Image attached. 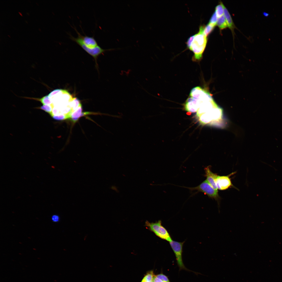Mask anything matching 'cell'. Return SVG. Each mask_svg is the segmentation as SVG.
<instances>
[{"label": "cell", "instance_id": "cell-23", "mask_svg": "<svg viewBox=\"0 0 282 282\" xmlns=\"http://www.w3.org/2000/svg\"><path fill=\"white\" fill-rule=\"evenodd\" d=\"M152 282H154V281H152Z\"/></svg>", "mask_w": 282, "mask_h": 282}, {"label": "cell", "instance_id": "cell-21", "mask_svg": "<svg viewBox=\"0 0 282 282\" xmlns=\"http://www.w3.org/2000/svg\"><path fill=\"white\" fill-rule=\"evenodd\" d=\"M153 281L154 282H164L156 277L155 275L154 277Z\"/></svg>", "mask_w": 282, "mask_h": 282}, {"label": "cell", "instance_id": "cell-4", "mask_svg": "<svg viewBox=\"0 0 282 282\" xmlns=\"http://www.w3.org/2000/svg\"><path fill=\"white\" fill-rule=\"evenodd\" d=\"M207 40L201 36L195 37L190 49L194 54V60H200L202 56L203 52L205 48Z\"/></svg>", "mask_w": 282, "mask_h": 282}, {"label": "cell", "instance_id": "cell-15", "mask_svg": "<svg viewBox=\"0 0 282 282\" xmlns=\"http://www.w3.org/2000/svg\"><path fill=\"white\" fill-rule=\"evenodd\" d=\"M223 4L221 2L220 4L216 6L215 8V12L217 17H219L223 15L224 8Z\"/></svg>", "mask_w": 282, "mask_h": 282}, {"label": "cell", "instance_id": "cell-18", "mask_svg": "<svg viewBox=\"0 0 282 282\" xmlns=\"http://www.w3.org/2000/svg\"><path fill=\"white\" fill-rule=\"evenodd\" d=\"M155 276L164 282H170L167 277L163 274L155 275Z\"/></svg>", "mask_w": 282, "mask_h": 282}, {"label": "cell", "instance_id": "cell-1", "mask_svg": "<svg viewBox=\"0 0 282 282\" xmlns=\"http://www.w3.org/2000/svg\"><path fill=\"white\" fill-rule=\"evenodd\" d=\"M190 113L196 112V117L202 125L223 127L225 126L223 109L216 104L207 90L199 86L191 90L187 100Z\"/></svg>", "mask_w": 282, "mask_h": 282}, {"label": "cell", "instance_id": "cell-9", "mask_svg": "<svg viewBox=\"0 0 282 282\" xmlns=\"http://www.w3.org/2000/svg\"><path fill=\"white\" fill-rule=\"evenodd\" d=\"M210 165L205 168L204 170L205 174L204 176L206 178V180L211 186L215 190H218L215 180L218 175L217 173H214L212 171Z\"/></svg>", "mask_w": 282, "mask_h": 282}, {"label": "cell", "instance_id": "cell-14", "mask_svg": "<svg viewBox=\"0 0 282 282\" xmlns=\"http://www.w3.org/2000/svg\"><path fill=\"white\" fill-rule=\"evenodd\" d=\"M215 26L208 24L206 26H203V33L206 37L212 31Z\"/></svg>", "mask_w": 282, "mask_h": 282}, {"label": "cell", "instance_id": "cell-2", "mask_svg": "<svg viewBox=\"0 0 282 282\" xmlns=\"http://www.w3.org/2000/svg\"><path fill=\"white\" fill-rule=\"evenodd\" d=\"M144 226L160 238L169 242L173 240L168 231L162 225L161 220H158L155 222H150L146 220Z\"/></svg>", "mask_w": 282, "mask_h": 282}, {"label": "cell", "instance_id": "cell-22", "mask_svg": "<svg viewBox=\"0 0 282 282\" xmlns=\"http://www.w3.org/2000/svg\"><path fill=\"white\" fill-rule=\"evenodd\" d=\"M263 15L265 16H267L269 15V14L266 11H264L263 13Z\"/></svg>", "mask_w": 282, "mask_h": 282}, {"label": "cell", "instance_id": "cell-10", "mask_svg": "<svg viewBox=\"0 0 282 282\" xmlns=\"http://www.w3.org/2000/svg\"><path fill=\"white\" fill-rule=\"evenodd\" d=\"M223 7L224 8V15L228 27L231 29H232L233 28L234 25L231 16L228 10L224 4L223 5Z\"/></svg>", "mask_w": 282, "mask_h": 282}, {"label": "cell", "instance_id": "cell-5", "mask_svg": "<svg viewBox=\"0 0 282 282\" xmlns=\"http://www.w3.org/2000/svg\"><path fill=\"white\" fill-rule=\"evenodd\" d=\"M73 28L76 32L78 37L75 38L69 34L70 38L79 45L82 44L87 48H94L99 45L97 41L93 37H89L86 35H83L78 32L75 27Z\"/></svg>", "mask_w": 282, "mask_h": 282}, {"label": "cell", "instance_id": "cell-7", "mask_svg": "<svg viewBox=\"0 0 282 282\" xmlns=\"http://www.w3.org/2000/svg\"><path fill=\"white\" fill-rule=\"evenodd\" d=\"M233 172L226 176L218 175L215 180V183L218 189L225 190L230 188H233L238 190L232 184L230 177L236 173Z\"/></svg>", "mask_w": 282, "mask_h": 282}, {"label": "cell", "instance_id": "cell-8", "mask_svg": "<svg viewBox=\"0 0 282 282\" xmlns=\"http://www.w3.org/2000/svg\"><path fill=\"white\" fill-rule=\"evenodd\" d=\"M85 51L89 54L92 56L95 60H96L97 57L101 54H103L106 51H111L117 49H104L102 48L99 46L92 48H88L85 46L83 45H79Z\"/></svg>", "mask_w": 282, "mask_h": 282}, {"label": "cell", "instance_id": "cell-20", "mask_svg": "<svg viewBox=\"0 0 282 282\" xmlns=\"http://www.w3.org/2000/svg\"><path fill=\"white\" fill-rule=\"evenodd\" d=\"M52 221L54 222H57L59 221L60 218L59 216L57 215H53L51 217Z\"/></svg>", "mask_w": 282, "mask_h": 282}, {"label": "cell", "instance_id": "cell-12", "mask_svg": "<svg viewBox=\"0 0 282 282\" xmlns=\"http://www.w3.org/2000/svg\"><path fill=\"white\" fill-rule=\"evenodd\" d=\"M216 24L221 30L225 29L228 27L225 18L223 15L218 18Z\"/></svg>", "mask_w": 282, "mask_h": 282}, {"label": "cell", "instance_id": "cell-3", "mask_svg": "<svg viewBox=\"0 0 282 282\" xmlns=\"http://www.w3.org/2000/svg\"><path fill=\"white\" fill-rule=\"evenodd\" d=\"M191 191H197V192H201L207 195L209 197L214 199L219 203L221 199L219 195L218 190L214 189L206 180L202 182L198 185L194 187H184Z\"/></svg>", "mask_w": 282, "mask_h": 282}, {"label": "cell", "instance_id": "cell-16", "mask_svg": "<svg viewBox=\"0 0 282 282\" xmlns=\"http://www.w3.org/2000/svg\"><path fill=\"white\" fill-rule=\"evenodd\" d=\"M36 108L43 110L50 115L51 114L52 110V108L50 105H43L42 106L36 107Z\"/></svg>", "mask_w": 282, "mask_h": 282}, {"label": "cell", "instance_id": "cell-19", "mask_svg": "<svg viewBox=\"0 0 282 282\" xmlns=\"http://www.w3.org/2000/svg\"><path fill=\"white\" fill-rule=\"evenodd\" d=\"M195 37V35L193 36H192L189 37L188 39L187 42H186V44L187 45V46L188 48L190 49L193 40Z\"/></svg>", "mask_w": 282, "mask_h": 282}, {"label": "cell", "instance_id": "cell-11", "mask_svg": "<svg viewBox=\"0 0 282 282\" xmlns=\"http://www.w3.org/2000/svg\"><path fill=\"white\" fill-rule=\"evenodd\" d=\"M29 99H32L41 102L43 105H51L52 103L51 100L48 95L43 96L40 98H34L29 97H24Z\"/></svg>", "mask_w": 282, "mask_h": 282}, {"label": "cell", "instance_id": "cell-6", "mask_svg": "<svg viewBox=\"0 0 282 282\" xmlns=\"http://www.w3.org/2000/svg\"><path fill=\"white\" fill-rule=\"evenodd\" d=\"M184 242H180L172 240L169 244L176 258L178 265L180 269H188L185 267L182 260L183 248Z\"/></svg>", "mask_w": 282, "mask_h": 282}, {"label": "cell", "instance_id": "cell-17", "mask_svg": "<svg viewBox=\"0 0 282 282\" xmlns=\"http://www.w3.org/2000/svg\"><path fill=\"white\" fill-rule=\"evenodd\" d=\"M217 17L215 11L211 17L209 23L215 26L217 21Z\"/></svg>", "mask_w": 282, "mask_h": 282}, {"label": "cell", "instance_id": "cell-13", "mask_svg": "<svg viewBox=\"0 0 282 282\" xmlns=\"http://www.w3.org/2000/svg\"><path fill=\"white\" fill-rule=\"evenodd\" d=\"M154 275L152 270L149 271L144 276L141 282H152L153 281Z\"/></svg>", "mask_w": 282, "mask_h": 282}]
</instances>
